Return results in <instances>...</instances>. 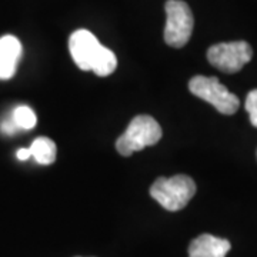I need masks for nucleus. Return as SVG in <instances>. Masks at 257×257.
Listing matches in <instances>:
<instances>
[{"mask_svg": "<svg viewBox=\"0 0 257 257\" xmlns=\"http://www.w3.org/2000/svg\"><path fill=\"white\" fill-rule=\"evenodd\" d=\"M196 194V183L192 177L177 175L159 177L150 187V196L169 211H179L187 206Z\"/></svg>", "mask_w": 257, "mask_h": 257, "instance_id": "f257e3e1", "label": "nucleus"}, {"mask_svg": "<svg viewBox=\"0 0 257 257\" xmlns=\"http://www.w3.org/2000/svg\"><path fill=\"white\" fill-rule=\"evenodd\" d=\"M162 127L153 117L145 114L136 116L130 121L126 132L117 139L116 149L121 156H132L145 147L155 146L162 139Z\"/></svg>", "mask_w": 257, "mask_h": 257, "instance_id": "f03ea898", "label": "nucleus"}, {"mask_svg": "<svg viewBox=\"0 0 257 257\" xmlns=\"http://www.w3.org/2000/svg\"><path fill=\"white\" fill-rule=\"evenodd\" d=\"M189 89L194 96L213 104L223 114H234L239 109V97L229 92L217 77L194 76L189 82Z\"/></svg>", "mask_w": 257, "mask_h": 257, "instance_id": "7ed1b4c3", "label": "nucleus"}, {"mask_svg": "<svg viewBox=\"0 0 257 257\" xmlns=\"http://www.w3.org/2000/svg\"><path fill=\"white\" fill-rule=\"evenodd\" d=\"M194 20L189 5L182 0H169L166 3L165 40L169 46L183 47L192 36Z\"/></svg>", "mask_w": 257, "mask_h": 257, "instance_id": "20e7f679", "label": "nucleus"}, {"mask_svg": "<svg viewBox=\"0 0 257 257\" xmlns=\"http://www.w3.org/2000/svg\"><path fill=\"white\" fill-rule=\"evenodd\" d=\"M253 57V49L246 42L217 43L207 50V60L223 73H237Z\"/></svg>", "mask_w": 257, "mask_h": 257, "instance_id": "39448f33", "label": "nucleus"}, {"mask_svg": "<svg viewBox=\"0 0 257 257\" xmlns=\"http://www.w3.org/2000/svg\"><path fill=\"white\" fill-rule=\"evenodd\" d=\"M104 46H101L96 36L89 30L79 29L72 33L69 39V50L74 63L84 72L92 70L96 60L101 55Z\"/></svg>", "mask_w": 257, "mask_h": 257, "instance_id": "423d86ee", "label": "nucleus"}, {"mask_svg": "<svg viewBox=\"0 0 257 257\" xmlns=\"http://www.w3.org/2000/svg\"><path fill=\"white\" fill-rule=\"evenodd\" d=\"M22 56V45L18 37H0V80H8L16 73L18 62Z\"/></svg>", "mask_w": 257, "mask_h": 257, "instance_id": "0eeeda50", "label": "nucleus"}, {"mask_svg": "<svg viewBox=\"0 0 257 257\" xmlns=\"http://www.w3.org/2000/svg\"><path fill=\"white\" fill-rule=\"evenodd\" d=\"M231 248L229 240L211 234H202L189 246V257H226Z\"/></svg>", "mask_w": 257, "mask_h": 257, "instance_id": "6e6552de", "label": "nucleus"}, {"mask_svg": "<svg viewBox=\"0 0 257 257\" xmlns=\"http://www.w3.org/2000/svg\"><path fill=\"white\" fill-rule=\"evenodd\" d=\"M29 150L32 157H35V160L40 165H52L57 155L55 142L49 138H37L33 140Z\"/></svg>", "mask_w": 257, "mask_h": 257, "instance_id": "1a4fd4ad", "label": "nucleus"}, {"mask_svg": "<svg viewBox=\"0 0 257 257\" xmlns=\"http://www.w3.org/2000/svg\"><path fill=\"white\" fill-rule=\"evenodd\" d=\"M116 67H117L116 56H114V53L111 52L110 49L104 47L101 55L99 56V59L96 60V63L93 66L92 72H94L97 76L104 77V76H109V74L113 73L116 70Z\"/></svg>", "mask_w": 257, "mask_h": 257, "instance_id": "9d476101", "label": "nucleus"}, {"mask_svg": "<svg viewBox=\"0 0 257 257\" xmlns=\"http://www.w3.org/2000/svg\"><path fill=\"white\" fill-rule=\"evenodd\" d=\"M13 123L16 124V127L30 130L36 126L37 117L35 111L32 110L28 106H19L13 111Z\"/></svg>", "mask_w": 257, "mask_h": 257, "instance_id": "9b49d317", "label": "nucleus"}, {"mask_svg": "<svg viewBox=\"0 0 257 257\" xmlns=\"http://www.w3.org/2000/svg\"><path fill=\"white\" fill-rule=\"evenodd\" d=\"M244 106H246V110H247L248 116H250L251 124L254 127H257V89L248 93Z\"/></svg>", "mask_w": 257, "mask_h": 257, "instance_id": "f8f14e48", "label": "nucleus"}, {"mask_svg": "<svg viewBox=\"0 0 257 257\" xmlns=\"http://www.w3.org/2000/svg\"><path fill=\"white\" fill-rule=\"evenodd\" d=\"M16 156H18L19 160H28L29 157H32V155H30L29 149H19Z\"/></svg>", "mask_w": 257, "mask_h": 257, "instance_id": "ddd939ff", "label": "nucleus"}]
</instances>
